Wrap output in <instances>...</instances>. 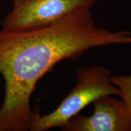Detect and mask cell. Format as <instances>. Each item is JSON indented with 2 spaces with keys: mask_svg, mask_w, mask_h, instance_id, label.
Returning a JSON list of instances; mask_svg holds the SVG:
<instances>
[{
  "mask_svg": "<svg viewBox=\"0 0 131 131\" xmlns=\"http://www.w3.org/2000/svg\"><path fill=\"white\" fill-rule=\"evenodd\" d=\"M76 75V85L56 109L42 116L39 111L34 112L29 130L46 131L60 127L97 98L119 96V89L111 81V71L102 66L79 69Z\"/></svg>",
  "mask_w": 131,
  "mask_h": 131,
  "instance_id": "cell-2",
  "label": "cell"
},
{
  "mask_svg": "<svg viewBox=\"0 0 131 131\" xmlns=\"http://www.w3.org/2000/svg\"><path fill=\"white\" fill-rule=\"evenodd\" d=\"M96 0H23L14 5L2 29L25 31L51 25L73 11L91 7Z\"/></svg>",
  "mask_w": 131,
  "mask_h": 131,
  "instance_id": "cell-3",
  "label": "cell"
},
{
  "mask_svg": "<svg viewBox=\"0 0 131 131\" xmlns=\"http://www.w3.org/2000/svg\"><path fill=\"white\" fill-rule=\"evenodd\" d=\"M111 81L119 89V96L123 100L131 115V75H112Z\"/></svg>",
  "mask_w": 131,
  "mask_h": 131,
  "instance_id": "cell-5",
  "label": "cell"
},
{
  "mask_svg": "<svg viewBox=\"0 0 131 131\" xmlns=\"http://www.w3.org/2000/svg\"><path fill=\"white\" fill-rule=\"evenodd\" d=\"M92 104V115L77 114L60 127L61 130L131 131V115L123 100L103 96Z\"/></svg>",
  "mask_w": 131,
  "mask_h": 131,
  "instance_id": "cell-4",
  "label": "cell"
},
{
  "mask_svg": "<svg viewBox=\"0 0 131 131\" xmlns=\"http://www.w3.org/2000/svg\"><path fill=\"white\" fill-rule=\"evenodd\" d=\"M131 45V33L97 27L91 9L73 11L42 28L0 30V73L4 97L0 131L29 130L30 98L39 80L66 59L75 60L93 47Z\"/></svg>",
  "mask_w": 131,
  "mask_h": 131,
  "instance_id": "cell-1",
  "label": "cell"
},
{
  "mask_svg": "<svg viewBox=\"0 0 131 131\" xmlns=\"http://www.w3.org/2000/svg\"><path fill=\"white\" fill-rule=\"evenodd\" d=\"M22 1H23V0H14V2H13V3H14V5H16L18 4L19 3H21Z\"/></svg>",
  "mask_w": 131,
  "mask_h": 131,
  "instance_id": "cell-6",
  "label": "cell"
}]
</instances>
